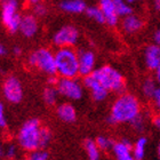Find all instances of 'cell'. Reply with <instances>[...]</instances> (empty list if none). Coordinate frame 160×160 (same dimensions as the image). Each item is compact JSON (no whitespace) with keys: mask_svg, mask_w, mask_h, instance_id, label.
Wrapping results in <instances>:
<instances>
[{"mask_svg":"<svg viewBox=\"0 0 160 160\" xmlns=\"http://www.w3.org/2000/svg\"><path fill=\"white\" fill-rule=\"evenodd\" d=\"M50 40L57 48L74 47L80 40V31L73 24H63L54 31Z\"/></svg>","mask_w":160,"mask_h":160,"instance_id":"7","label":"cell"},{"mask_svg":"<svg viewBox=\"0 0 160 160\" xmlns=\"http://www.w3.org/2000/svg\"><path fill=\"white\" fill-rule=\"evenodd\" d=\"M57 118L65 123H72L77 120V110L72 103L64 102L57 105L56 108Z\"/></svg>","mask_w":160,"mask_h":160,"instance_id":"18","label":"cell"},{"mask_svg":"<svg viewBox=\"0 0 160 160\" xmlns=\"http://www.w3.org/2000/svg\"><path fill=\"white\" fill-rule=\"evenodd\" d=\"M120 29L126 36H135L140 33L145 27V21L142 16L133 13L125 16L120 21Z\"/></svg>","mask_w":160,"mask_h":160,"instance_id":"12","label":"cell"},{"mask_svg":"<svg viewBox=\"0 0 160 160\" xmlns=\"http://www.w3.org/2000/svg\"><path fill=\"white\" fill-rule=\"evenodd\" d=\"M152 126L160 133V113H157L152 118Z\"/></svg>","mask_w":160,"mask_h":160,"instance_id":"33","label":"cell"},{"mask_svg":"<svg viewBox=\"0 0 160 160\" xmlns=\"http://www.w3.org/2000/svg\"><path fill=\"white\" fill-rule=\"evenodd\" d=\"M78 52V62H79V76L83 78L92 74L96 69V54L93 49L82 47Z\"/></svg>","mask_w":160,"mask_h":160,"instance_id":"10","label":"cell"},{"mask_svg":"<svg viewBox=\"0 0 160 160\" xmlns=\"http://www.w3.org/2000/svg\"><path fill=\"white\" fill-rule=\"evenodd\" d=\"M147 123H148V116L142 111V113H141L140 116H137L129 125H130V127L133 128L134 132L141 134L145 130V128H147Z\"/></svg>","mask_w":160,"mask_h":160,"instance_id":"26","label":"cell"},{"mask_svg":"<svg viewBox=\"0 0 160 160\" xmlns=\"http://www.w3.org/2000/svg\"><path fill=\"white\" fill-rule=\"evenodd\" d=\"M7 116H6V108L2 102H0V129H5L7 127Z\"/></svg>","mask_w":160,"mask_h":160,"instance_id":"32","label":"cell"},{"mask_svg":"<svg viewBox=\"0 0 160 160\" xmlns=\"http://www.w3.org/2000/svg\"><path fill=\"white\" fill-rule=\"evenodd\" d=\"M157 156H158V160H160V141H159L158 147H157Z\"/></svg>","mask_w":160,"mask_h":160,"instance_id":"42","label":"cell"},{"mask_svg":"<svg viewBox=\"0 0 160 160\" xmlns=\"http://www.w3.org/2000/svg\"><path fill=\"white\" fill-rule=\"evenodd\" d=\"M20 151H21V148L18 144L10 142V143L5 145V158L7 160L17 159L18 156H20Z\"/></svg>","mask_w":160,"mask_h":160,"instance_id":"27","label":"cell"},{"mask_svg":"<svg viewBox=\"0 0 160 160\" xmlns=\"http://www.w3.org/2000/svg\"><path fill=\"white\" fill-rule=\"evenodd\" d=\"M3 98L12 104H18L24 96L23 85L16 76H8L2 83Z\"/></svg>","mask_w":160,"mask_h":160,"instance_id":"9","label":"cell"},{"mask_svg":"<svg viewBox=\"0 0 160 160\" xmlns=\"http://www.w3.org/2000/svg\"><path fill=\"white\" fill-rule=\"evenodd\" d=\"M31 12L33 15L38 17V18H42V17H46L48 15V7H47L46 3H43L42 1H40L38 3H34L32 5V8H31Z\"/></svg>","mask_w":160,"mask_h":160,"instance_id":"29","label":"cell"},{"mask_svg":"<svg viewBox=\"0 0 160 160\" xmlns=\"http://www.w3.org/2000/svg\"><path fill=\"white\" fill-rule=\"evenodd\" d=\"M60 93L55 85H47L42 90V101L48 107H54L57 103Z\"/></svg>","mask_w":160,"mask_h":160,"instance_id":"21","label":"cell"},{"mask_svg":"<svg viewBox=\"0 0 160 160\" xmlns=\"http://www.w3.org/2000/svg\"><path fill=\"white\" fill-rule=\"evenodd\" d=\"M142 104L140 98L132 93L119 94L112 102L107 122L111 126L130 123L137 116L142 113Z\"/></svg>","mask_w":160,"mask_h":160,"instance_id":"1","label":"cell"},{"mask_svg":"<svg viewBox=\"0 0 160 160\" xmlns=\"http://www.w3.org/2000/svg\"><path fill=\"white\" fill-rule=\"evenodd\" d=\"M53 141V133L52 130L46 126H42L41 132H40V148L46 149Z\"/></svg>","mask_w":160,"mask_h":160,"instance_id":"28","label":"cell"},{"mask_svg":"<svg viewBox=\"0 0 160 160\" xmlns=\"http://www.w3.org/2000/svg\"><path fill=\"white\" fill-rule=\"evenodd\" d=\"M7 55V48L2 42H0V57H3Z\"/></svg>","mask_w":160,"mask_h":160,"instance_id":"38","label":"cell"},{"mask_svg":"<svg viewBox=\"0 0 160 160\" xmlns=\"http://www.w3.org/2000/svg\"><path fill=\"white\" fill-rule=\"evenodd\" d=\"M27 63L31 69L39 71L47 77H53L57 74L55 54L47 47H39L32 50L28 56Z\"/></svg>","mask_w":160,"mask_h":160,"instance_id":"5","label":"cell"},{"mask_svg":"<svg viewBox=\"0 0 160 160\" xmlns=\"http://www.w3.org/2000/svg\"><path fill=\"white\" fill-rule=\"evenodd\" d=\"M83 148H85L87 160H101V153H102V151L100 150V148L97 147L95 140L87 138V140L83 142Z\"/></svg>","mask_w":160,"mask_h":160,"instance_id":"22","label":"cell"},{"mask_svg":"<svg viewBox=\"0 0 160 160\" xmlns=\"http://www.w3.org/2000/svg\"><path fill=\"white\" fill-rule=\"evenodd\" d=\"M92 76L110 93L119 95L125 93L126 90L127 83L123 74L117 68L112 67L110 64L96 68Z\"/></svg>","mask_w":160,"mask_h":160,"instance_id":"2","label":"cell"},{"mask_svg":"<svg viewBox=\"0 0 160 160\" xmlns=\"http://www.w3.org/2000/svg\"><path fill=\"white\" fill-rule=\"evenodd\" d=\"M29 160H49V153L46 149H37V150L32 151L30 152L29 157H28Z\"/></svg>","mask_w":160,"mask_h":160,"instance_id":"30","label":"cell"},{"mask_svg":"<svg viewBox=\"0 0 160 160\" xmlns=\"http://www.w3.org/2000/svg\"><path fill=\"white\" fill-rule=\"evenodd\" d=\"M28 1H29V3H30L31 6H32V5H34V3L40 2V1H42V0H28Z\"/></svg>","mask_w":160,"mask_h":160,"instance_id":"41","label":"cell"},{"mask_svg":"<svg viewBox=\"0 0 160 160\" xmlns=\"http://www.w3.org/2000/svg\"><path fill=\"white\" fill-rule=\"evenodd\" d=\"M127 2H129L130 5H135V3H140L142 2V1H144V0H126Z\"/></svg>","mask_w":160,"mask_h":160,"instance_id":"40","label":"cell"},{"mask_svg":"<svg viewBox=\"0 0 160 160\" xmlns=\"http://www.w3.org/2000/svg\"><path fill=\"white\" fill-rule=\"evenodd\" d=\"M95 142H96L97 147L100 148V150L102 152H111L112 149H113L116 141H113L110 136H108V135H98L95 138Z\"/></svg>","mask_w":160,"mask_h":160,"instance_id":"24","label":"cell"},{"mask_svg":"<svg viewBox=\"0 0 160 160\" xmlns=\"http://www.w3.org/2000/svg\"><path fill=\"white\" fill-rule=\"evenodd\" d=\"M15 160H29V159H25V158H17V159Z\"/></svg>","mask_w":160,"mask_h":160,"instance_id":"43","label":"cell"},{"mask_svg":"<svg viewBox=\"0 0 160 160\" xmlns=\"http://www.w3.org/2000/svg\"><path fill=\"white\" fill-rule=\"evenodd\" d=\"M114 6H116V10H117L120 18L128 16V15L134 13L133 5L127 2L126 0H114Z\"/></svg>","mask_w":160,"mask_h":160,"instance_id":"25","label":"cell"},{"mask_svg":"<svg viewBox=\"0 0 160 160\" xmlns=\"http://www.w3.org/2000/svg\"><path fill=\"white\" fill-rule=\"evenodd\" d=\"M86 0H61L58 8L62 13L68 15H80L87 9Z\"/></svg>","mask_w":160,"mask_h":160,"instance_id":"17","label":"cell"},{"mask_svg":"<svg viewBox=\"0 0 160 160\" xmlns=\"http://www.w3.org/2000/svg\"><path fill=\"white\" fill-rule=\"evenodd\" d=\"M97 5L105 17V24H108L110 28L117 27L120 23V17L116 10L114 0H98Z\"/></svg>","mask_w":160,"mask_h":160,"instance_id":"16","label":"cell"},{"mask_svg":"<svg viewBox=\"0 0 160 160\" xmlns=\"http://www.w3.org/2000/svg\"><path fill=\"white\" fill-rule=\"evenodd\" d=\"M82 82L85 88L90 93V96H92L93 101H95L97 103H102V102L108 100L110 92H108L92 74L83 78Z\"/></svg>","mask_w":160,"mask_h":160,"instance_id":"13","label":"cell"},{"mask_svg":"<svg viewBox=\"0 0 160 160\" xmlns=\"http://www.w3.org/2000/svg\"><path fill=\"white\" fill-rule=\"evenodd\" d=\"M12 54H13L15 57L22 56V54H23V49H22V47L21 46H14L13 48H12Z\"/></svg>","mask_w":160,"mask_h":160,"instance_id":"34","label":"cell"},{"mask_svg":"<svg viewBox=\"0 0 160 160\" xmlns=\"http://www.w3.org/2000/svg\"><path fill=\"white\" fill-rule=\"evenodd\" d=\"M132 149H133V142L129 138L123 137L121 140L114 142L113 149L111 152L116 160H136Z\"/></svg>","mask_w":160,"mask_h":160,"instance_id":"15","label":"cell"},{"mask_svg":"<svg viewBox=\"0 0 160 160\" xmlns=\"http://www.w3.org/2000/svg\"><path fill=\"white\" fill-rule=\"evenodd\" d=\"M40 31L39 18L32 13H28L22 15V20L20 23V32L22 37L25 39H33L38 36Z\"/></svg>","mask_w":160,"mask_h":160,"instance_id":"11","label":"cell"},{"mask_svg":"<svg viewBox=\"0 0 160 160\" xmlns=\"http://www.w3.org/2000/svg\"><path fill=\"white\" fill-rule=\"evenodd\" d=\"M142 57L145 69L154 72L160 65V47L153 42L149 43L143 48Z\"/></svg>","mask_w":160,"mask_h":160,"instance_id":"14","label":"cell"},{"mask_svg":"<svg viewBox=\"0 0 160 160\" xmlns=\"http://www.w3.org/2000/svg\"><path fill=\"white\" fill-rule=\"evenodd\" d=\"M85 14L87 15L88 18L94 21L95 23L105 24V17H104L103 13H102L101 8L98 7V5H90V6H88Z\"/></svg>","mask_w":160,"mask_h":160,"instance_id":"23","label":"cell"},{"mask_svg":"<svg viewBox=\"0 0 160 160\" xmlns=\"http://www.w3.org/2000/svg\"><path fill=\"white\" fill-rule=\"evenodd\" d=\"M5 158V145L2 144V142H0V159Z\"/></svg>","mask_w":160,"mask_h":160,"instance_id":"39","label":"cell"},{"mask_svg":"<svg viewBox=\"0 0 160 160\" xmlns=\"http://www.w3.org/2000/svg\"><path fill=\"white\" fill-rule=\"evenodd\" d=\"M158 83L153 77H147L141 83V93L144 98L150 100L153 97L156 90L158 89Z\"/></svg>","mask_w":160,"mask_h":160,"instance_id":"20","label":"cell"},{"mask_svg":"<svg viewBox=\"0 0 160 160\" xmlns=\"http://www.w3.org/2000/svg\"><path fill=\"white\" fill-rule=\"evenodd\" d=\"M0 1H2V0H0Z\"/></svg>","mask_w":160,"mask_h":160,"instance_id":"44","label":"cell"},{"mask_svg":"<svg viewBox=\"0 0 160 160\" xmlns=\"http://www.w3.org/2000/svg\"><path fill=\"white\" fill-rule=\"evenodd\" d=\"M151 6L154 12H160V0H151Z\"/></svg>","mask_w":160,"mask_h":160,"instance_id":"36","label":"cell"},{"mask_svg":"<svg viewBox=\"0 0 160 160\" xmlns=\"http://www.w3.org/2000/svg\"><path fill=\"white\" fill-rule=\"evenodd\" d=\"M148 144H149V140L147 136L141 135L136 138L135 142H133V154L136 160H144L145 156H147V150H148Z\"/></svg>","mask_w":160,"mask_h":160,"instance_id":"19","label":"cell"},{"mask_svg":"<svg viewBox=\"0 0 160 160\" xmlns=\"http://www.w3.org/2000/svg\"><path fill=\"white\" fill-rule=\"evenodd\" d=\"M42 125L38 118L25 120L17 132L16 143L24 152H32L40 148V132Z\"/></svg>","mask_w":160,"mask_h":160,"instance_id":"3","label":"cell"},{"mask_svg":"<svg viewBox=\"0 0 160 160\" xmlns=\"http://www.w3.org/2000/svg\"><path fill=\"white\" fill-rule=\"evenodd\" d=\"M152 40H153V43L158 45L160 47V29H157L154 31L153 34H152Z\"/></svg>","mask_w":160,"mask_h":160,"instance_id":"35","label":"cell"},{"mask_svg":"<svg viewBox=\"0 0 160 160\" xmlns=\"http://www.w3.org/2000/svg\"><path fill=\"white\" fill-rule=\"evenodd\" d=\"M54 54L57 74L61 78H77L79 76L78 52L73 47H61Z\"/></svg>","mask_w":160,"mask_h":160,"instance_id":"4","label":"cell"},{"mask_svg":"<svg viewBox=\"0 0 160 160\" xmlns=\"http://www.w3.org/2000/svg\"><path fill=\"white\" fill-rule=\"evenodd\" d=\"M151 103H152L153 110L157 113H160V87H158V89L156 90L153 97L151 98Z\"/></svg>","mask_w":160,"mask_h":160,"instance_id":"31","label":"cell"},{"mask_svg":"<svg viewBox=\"0 0 160 160\" xmlns=\"http://www.w3.org/2000/svg\"><path fill=\"white\" fill-rule=\"evenodd\" d=\"M0 18L9 33H17L22 20L20 0H2L0 7Z\"/></svg>","mask_w":160,"mask_h":160,"instance_id":"6","label":"cell"},{"mask_svg":"<svg viewBox=\"0 0 160 160\" xmlns=\"http://www.w3.org/2000/svg\"><path fill=\"white\" fill-rule=\"evenodd\" d=\"M56 88L60 96H63L68 101L78 102L85 95L83 82L79 81L77 78H60L56 82Z\"/></svg>","mask_w":160,"mask_h":160,"instance_id":"8","label":"cell"},{"mask_svg":"<svg viewBox=\"0 0 160 160\" xmlns=\"http://www.w3.org/2000/svg\"><path fill=\"white\" fill-rule=\"evenodd\" d=\"M153 73H154L153 78H154V79H156V81H157V83H158V86H159V87H160V65H159V68H158L157 70L154 71Z\"/></svg>","mask_w":160,"mask_h":160,"instance_id":"37","label":"cell"}]
</instances>
